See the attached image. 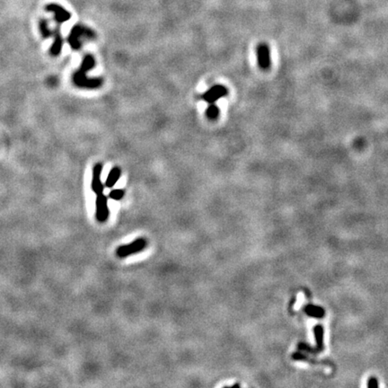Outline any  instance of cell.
I'll use <instances>...</instances> for the list:
<instances>
[{
  "mask_svg": "<svg viewBox=\"0 0 388 388\" xmlns=\"http://www.w3.org/2000/svg\"><path fill=\"white\" fill-rule=\"evenodd\" d=\"M62 35H60L59 27H58V28H56V31H55V42L54 44L51 47V53L53 55L59 54V52L62 51Z\"/></svg>",
  "mask_w": 388,
  "mask_h": 388,
  "instance_id": "10",
  "label": "cell"
},
{
  "mask_svg": "<svg viewBox=\"0 0 388 388\" xmlns=\"http://www.w3.org/2000/svg\"><path fill=\"white\" fill-rule=\"evenodd\" d=\"M48 11H52L55 14V20L56 22L58 24H62V23L68 21L71 17L70 13L67 11L66 9L62 8L60 6H57V5L51 4L47 6L46 8Z\"/></svg>",
  "mask_w": 388,
  "mask_h": 388,
  "instance_id": "8",
  "label": "cell"
},
{
  "mask_svg": "<svg viewBox=\"0 0 388 388\" xmlns=\"http://www.w3.org/2000/svg\"><path fill=\"white\" fill-rule=\"evenodd\" d=\"M125 196V191L122 189H115L111 191L109 193V198L113 200H120Z\"/></svg>",
  "mask_w": 388,
  "mask_h": 388,
  "instance_id": "12",
  "label": "cell"
},
{
  "mask_svg": "<svg viewBox=\"0 0 388 388\" xmlns=\"http://www.w3.org/2000/svg\"><path fill=\"white\" fill-rule=\"evenodd\" d=\"M377 381L376 378H370V381H369V384H367V386H370V387H372V386H375V387H377Z\"/></svg>",
  "mask_w": 388,
  "mask_h": 388,
  "instance_id": "14",
  "label": "cell"
},
{
  "mask_svg": "<svg viewBox=\"0 0 388 388\" xmlns=\"http://www.w3.org/2000/svg\"><path fill=\"white\" fill-rule=\"evenodd\" d=\"M96 211H95V217L97 221L100 223H105L109 219L110 211L108 208V200L107 197L102 193L96 194Z\"/></svg>",
  "mask_w": 388,
  "mask_h": 388,
  "instance_id": "4",
  "label": "cell"
},
{
  "mask_svg": "<svg viewBox=\"0 0 388 388\" xmlns=\"http://www.w3.org/2000/svg\"><path fill=\"white\" fill-rule=\"evenodd\" d=\"M95 60L92 55L88 54L85 56L79 70H77L73 76V81L76 86L81 88L87 89H97L102 87L104 80L100 77L90 78L87 76V71L94 68Z\"/></svg>",
  "mask_w": 388,
  "mask_h": 388,
  "instance_id": "1",
  "label": "cell"
},
{
  "mask_svg": "<svg viewBox=\"0 0 388 388\" xmlns=\"http://www.w3.org/2000/svg\"><path fill=\"white\" fill-rule=\"evenodd\" d=\"M219 108L215 104H210V106L206 110V116L211 120H216L219 117Z\"/></svg>",
  "mask_w": 388,
  "mask_h": 388,
  "instance_id": "11",
  "label": "cell"
},
{
  "mask_svg": "<svg viewBox=\"0 0 388 388\" xmlns=\"http://www.w3.org/2000/svg\"><path fill=\"white\" fill-rule=\"evenodd\" d=\"M94 33L92 30L83 26H76L69 34V44L73 49L77 50L82 45V39H94Z\"/></svg>",
  "mask_w": 388,
  "mask_h": 388,
  "instance_id": "3",
  "label": "cell"
},
{
  "mask_svg": "<svg viewBox=\"0 0 388 388\" xmlns=\"http://www.w3.org/2000/svg\"><path fill=\"white\" fill-rule=\"evenodd\" d=\"M102 172V164H95L93 168V175H92V181H91V189L95 194L102 193L105 190V185H103L102 180H101Z\"/></svg>",
  "mask_w": 388,
  "mask_h": 388,
  "instance_id": "7",
  "label": "cell"
},
{
  "mask_svg": "<svg viewBox=\"0 0 388 388\" xmlns=\"http://www.w3.org/2000/svg\"><path fill=\"white\" fill-rule=\"evenodd\" d=\"M228 94L229 90L227 87L222 85H215L202 95V98L209 104H215L219 99L226 97Z\"/></svg>",
  "mask_w": 388,
  "mask_h": 388,
  "instance_id": "6",
  "label": "cell"
},
{
  "mask_svg": "<svg viewBox=\"0 0 388 388\" xmlns=\"http://www.w3.org/2000/svg\"><path fill=\"white\" fill-rule=\"evenodd\" d=\"M147 247H148L147 239L143 237H139L131 243H126L118 247L116 249V255L120 259L129 257L133 254H138L142 251L145 250Z\"/></svg>",
  "mask_w": 388,
  "mask_h": 388,
  "instance_id": "2",
  "label": "cell"
},
{
  "mask_svg": "<svg viewBox=\"0 0 388 388\" xmlns=\"http://www.w3.org/2000/svg\"><path fill=\"white\" fill-rule=\"evenodd\" d=\"M256 59H257L258 66L262 70H267L270 69L272 65L271 59V50L268 44L261 43L259 44L256 47Z\"/></svg>",
  "mask_w": 388,
  "mask_h": 388,
  "instance_id": "5",
  "label": "cell"
},
{
  "mask_svg": "<svg viewBox=\"0 0 388 388\" xmlns=\"http://www.w3.org/2000/svg\"><path fill=\"white\" fill-rule=\"evenodd\" d=\"M120 171L119 167H113L112 170L110 171L108 176L106 178V182H105V187L106 188H113L114 185H116L120 177Z\"/></svg>",
  "mask_w": 388,
  "mask_h": 388,
  "instance_id": "9",
  "label": "cell"
},
{
  "mask_svg": "<svg viewBox=\"0 0 388 388\" xmlns=\"http://www.w3.org/2000/svg\"><path fill=\"white\" fill-rule=\"evenodd\" d=\"M308 313L311 316H315V317H321V316H323V314H324L322 309L319 308H316V307H308Z\"/></svg>",
  "mask_w": 388,
  "mask_h": 388,
  "instance_id": "13",
  "label": "cell"
}]
</instances>
